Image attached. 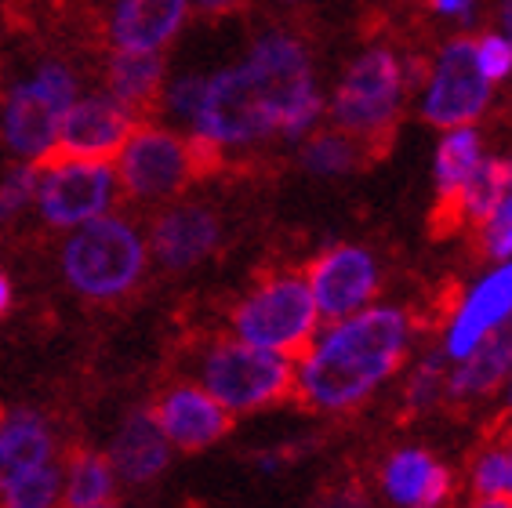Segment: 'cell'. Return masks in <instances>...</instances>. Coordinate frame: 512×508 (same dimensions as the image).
Returning <instances> with one entry per match:
<instances>
[{
    "label": "cell",
    "instance_id": "obj_30",
    "mask_svg": "<svg viewBox=\"0 0 512 508\" xmlns=\"http://www.w3.org/2000/svg\"><path fill=\"white\" fill-rule=\"evenodd\" d=\"M480 247L494 262H509L512 258V186L502 196V204L491 211V218L480 225Z\"/></svg>",
    "mask_w": 512,
    "mask_h": 508
},
{
    "label": "cell",
    "instance_id": "obj_28",
    "mask_svg": "<svg viewBox=\"0 0 512 508\" xmlns=\"http://www.w3.org/2000/svg\"><path fill=\"white\" fill-rule=\"evenodd\" d=\"M505 483H509V458H505V443L491 440L473 454L469 469H465V490L469 498H505Z\"/></svg>",
    "mask_w": 512,
    "mask_h": 508
},
{
    "label": "cell",
    "instance_id": "obj_12",
    "mask_svg": "<svg viewBox=\"0 0 512 508\" xmlns=\"http://www.w3.org/2000/svg\"><path fill=\"white\" fill-rule=\"evenodd\" d=\"M73 73L66 66H44L37 80L19 84L8 98V113H4V135L11 149L22 157H44L55 142V127L59 117L73 106Z\"/></svg>",
    "mask_w": 512,
    "mask_h": 508
},
{
    "label": "cell",
    "instance_id": "obj_27",
    "mask_svg": "<svg viewBox=\"0 0 512 508\" xmlns=\"http://www.w3.org/2000/svg\"><path fill=\"white\" fill-rule=\"evenodd\" d=\"M62 487H66L62 465L48 461V465H40V469L15 479V483L0 494V508H59Z\"/></svg>",
    "mask_w": 512,
    "mask_h": 508
},
{
    "label": "cell",
    "instance_id": "obj_31",
    "mask_svg": "<svg viewBox=\"0 0 512 508\" xmlns=\"http://www.w3.org/2000/svg\"><path fill=\"white\" fill-rule=\"evenodd\" d=\"M204 84L207 77H182L175 80L168 91H164V106L171 109V117L182 120V124H197L200 102H204Z\"/></svg>",
    "mask_w": 512,
    "mask_h": 508
},
{
    "label": "cell",
    "instance_id": "obj_34",
    "mask_svg": "<svg viewBox=\"0 0 512 508\" xmlns=\"http://www.w3.org/2000/svg\"><path fill=\"white\" fill-rule=\"evenodd\" d=\"M433 11L440 19L458 22V26H473L476 19V0H433Z\"/></svg>",
    "mask_w": 512,
    "mask_h": 508
},
{
    "label": "cell",
    "instance_id": "obj_32",
    "mask_svg": "<svg viewBox=\"0 0 512 508\" xmlns=\"http://www.w3.org/2000/svg\"><path fill=\"white\" fill-rule=\"evenodd\" d=\"M33 189H37V171L30 164L11 167L4 186H0V218H11L26 200H33Z\"/></svg>",
    "mask_w": 512,
    "mask_h": 508
},
{
    "label": "cell",
    "instance_id": "obj_3",
    "mask_svg": "<svg viewBox=\"0 0 512 508\" xmlns=\"http://www.w3.org/2000/svg\"><path fill=\"white\" fill-rule=\"evenodd\" d=\"M407 91H411V80H407L404 55L389 44H371L338 77L335 91L327 98V117L331 127L356 138L360 146L385 142L404 113Z\"/></svg>",
    "mask_w": 512,
    "mask_h": 508
},
{
    "label": "cell",
    "instance_id": "obj_9",
    "mask_svg": "<svg viewBox=\"0 0 512 508\" xmlns=\"http://www.w3.org/2000/svg\"><path fill=\"white\" fill-rule=\"evenodd\" d=\"M138 120L128 109L117 106L113 98H88L69 106L55 127V142L44 157L33 160L37 178L59 164H109L120 157V149L128 146L131 131Z\"/></svg>",
    "mask_w": 512,
    "mask_h": 508
},
{
    "label": "cell",
    "instance_id": "obj_18",
    "mask_svg": "<svg viewBox=\"0 0 512 508\" xmlns=\"http://www.w3.org/2000/svg\"><path fill=\"white\" fill-rule=\"evenodd\" d=\"M113 102L138 124H149L164 109V55L160 51H117L106 69Z\"/></svg>",
    "mask_w": 512,
    "mask_h": 508
},
{
    "label": "cell",
    "instance_id": "obj_11",
    "mask_svg": "<svg viewBox=\"0 0 512 508\" xmlns=\"http://www.w3.org/2000/svg\"><path fill=\"white\" fill-rule=\"evenodd\" d=\"M512 320V258L509 262H494L483 276H476L465 287V294L454 302L447 313L440 345L447 363L465 360L480 342H487L494 331H502Z\"/></svg>",
    "mask_w": 512,
    "mask_h": 508
},
{
    "label": "cell",
    "instance_id": "obj_7",
    "mask_svg": "<svg viewBox=\"0 0 512 508\" xmlns=\"http://www.w3.org/2000/svg\"><path fill=\"white\" fill-rule=\"evenodd\" d=\"M494 88L480 77L473 55V37H451L433 55L425 80L418 84V113L436 131L476 127L491 109Z\"/></svg>",
    "mask_w": 512,
    "mask_h": 508
},
{
    "label": "cell",
    "instance_id": "obj_4",
    "mask_svg": "<svg viewBox=\"0 0 512 508\" xmlns=\"http://www.w3.org/2000/svg\"><path fill=\"white\" fill-rule=\"evenodd\" d=\"M320 323L324 320L316 313V302L302 273L269 276L258 287H251L229 313L233 338L287 356V360H298L309 349Z\"/></svg>",
    "mask_w": 512,
    "mask_h": 508
},
{
    "label": "cell",
    "instance_id": "obj_33",
    "mask_svg": "<svg viewBox=\"0 0 512 508\" xmlns=\"http://www.w3.org/2000/svg\"><path fill=\"white\" fill-rule=\"evenodd\" d=\"M313 508H375V505H371V494L360 483H338V487L324 490L313 501Z\"/></svg>",
    "mask_w": 512,
    "mask_h": 508
},
{
    "label": "cell",
    "instance_id": "obj_26",
    "mask_svg": "<svg viewBox=\"0 0 512 508\" xmlns=\"http://www.w3.org/2000/svg\"><path fill=\"white\" fill-rule=\"evenodd\" d=\"M447 367L440 349L422 352L414 363L404 367V411L407 414H429L433 407L447 403Z\"/></svg>",
    "mask_w": 512,
    "mask_h": 508
},
{
    "label": "cell",
    "instance_id": "obj_16",
    "mask_svg": "<svg viewBox=\"0 0 512 508\" xmlns=\"http://www.w3.org/2000/svg\"><path fill=\"white\" fill-rule=\"evenodd\" d=\"M222 240V222L204 204H175L153 222L149 244L168 273H186L200 265Z\"/></svg>",
    "mask_w": 512,
    "mask_h": 508
},
{
    "label": "cell",
    "instance_id": "obj_15",
    "mask_svg": "<svg viewBox=\"0 0 512 508\" xmlns=\"http://www.w3.org/2000/svg\"><path fill=\"white\" fill-rule=\"evenodd\" d=\"M109 189V164H59L44 171L40 211L51 225L91 222L109 207Z\"/></svg>",
    "mask_w": 512,
    "mask_h": 508
},
{
    "label": "cell",
    "instance_id": "obj_14",
    "mask_svg": "<svg viewBox=\"0 0 512 508\" xmlns=\"http://www.w3.org/2000/svg\"><path fill=\"white\" fill-rule=\"evenodd\" d=\"M149 414L157 421V429L164 432V440L171 447L186 450V454L215 447L233 429V414L211 392H204L200 385H189V381L164 392Z\"/></svg>",
    "mask_w": 512,
    "mask_h": 508
},
{
    "label": "cell",
    "instance_id": "obj_20",
    "mask_svg": "<svg viewBox=\"0 0 512 508\" xmlns=\"http://www.w3.org/2000/svg\"><path fill=\"white\" fill-rule=\"evenodd\" d=\"M168 461L171 443L157 429L153 414L135 411L124 421V429L117 432V440H113V454H109L113 472H120L128 483H149V479H157L160 472L168 469Z\"/></svg>",
    "mask_w": 512,
    "mask_h": 508
},
{
    "label": "cell",
    "instance_id": "obj_25",
    "mask_svg": "<svg viewBox=\"0 0 512 508\" xmlns=\"http://www.w3.org/2000/svg\"><path fill=\"white\" fill-rule=\"evenodd\" d=\"M360 142L349 135H342L338 127H316L313 135L302 138V167L316 178H342L360 164Z\"/></svg>",
    "mask_w": 512,
    "mask_h": 508
},
{
    "label": "cell",
    "instance_id": "obj_38",
    "mask_svg": "<svg viewBox=\"0 0 512 508\" xmlns=\"http://www.w3.org/2000/svg\"><path fill=\"white\" fill-rule=\"evenodd\" d=\"M8 305H11V284H8V276L0 273V316L8 313Z\"/></svg>",
    "mask_w": 512,
    "mask_h": 508
},
{
    "label": "cell",
    "instance_id": "obj_40",
    "mask_svg": "<svg viewBox=\"0 0 512 508\" xmlns=\"http://www.w3.org/2000/svg\"><path fill=\"white\" fill-rule=\"evenodd\" d=\"M502 400H505V411L512 414V371H509V378H505V385H502Z\"/></svg>",
    "mask_w": 512,
    "mask_h": 508
},
{
    "label": "cell",
    "instance_id": "obj_17",
    "mask_svg": "<svg viewBox=\"0 0 512 508\" xmlns=\"http://www.w3.org/2000/svg\"><path fill=\"white\" fill-rule=\"evenodd\" d=\"M512 371V320L476 345L465 360L447 367V403H480L502 392Z\"/></svg>",
    "mask_w": 512,
    "mask_h": 508
},
{
    "label": "cell",
    "instance_id": "obj_41",
    "mask_svg": "<svg viewBox=\"0 0 512 508\" xmlns=\"http://www.w3.org/2000/svg\"><path fill=\"white\" fill-rule=\"evenodd\" d=\"M505 164H509V175H512V157H509V160H505Z\"/></svg>",
    "mask_w": 512,
    "mask_h": 508
},
{
    "label": "cell",
    "instance_id": "obj_8",
    "mask_svg": "<svg viewBox=\"0 0 512 508\" xmlns=\"http://www.w3.org/2000/svg\"><path fill=\"white\" fill-rule=\"evenodd\" d=\"M117 182L120 193L135 204L175 200L189 182H197L189 142L168 127L138 124L117 157Z\"/></svg>",
    "mask_w": 512,
    "mask_h": 508
},
{
    "label": "cell",
    "instance_id": "obj_29",
    "mask_svg": "<svg viewBox=\"0 0 512 508\" xmlns=\"http://www.w3.org/2000/svg\"><path fill=\"white\" fill-rule=\"evenodd\" d=\"M473 55H476V69L480 77L498 88L505 80H512V44L509 37H502L498 30H487L480 37H473Z\"/></svg>",
    "mask_w": 512,
    "mask_h": 508
},
{
    "label": "cell",
    "instance_id": "obj_42",
    "mask_svg": "<svg viewBox=\"0 0 512 508\" xmlns=\"http://www.w3.org/2000/svg\"><path fill=\"white\" fill-rule=\"evenodd\" d=\"M102 508H106V505H102Z\"/></svg>",
    "mask_w": 512,
    "mask_h": 508
},
{
    "label": "cell",
    "instance_id": "obj_6",
    "mask_svg": "<svg viewBox=\"0 0 512 508\" xmlns=\"http://www.w3.org/2000/svg\"><path fill=\"white\" fill-rule=\"evenodd\" d=\"M146 269L142 240L124 218H91L62 251V273L84 298H120Z\"/></svg>",
    "mask_w": 512,
    "mask_h": 508
},
{
    "label": "cell",
    "instance_id": "obj_5",
    "mask_svg": "<svg viewBox=\"0 0 512 508\" xmlns=\"http://www.w3.org/2000/svg\"><path fill=\"white\" fill-rule=\"evenodd\" d=\"M200 389L211 392L233 418L269 411L295 396V360L240 338H218L200 360Z\"/></svg>",
    "mask_w": 512,
    "mask_h": 508
},
{
    "label": "cell",
    "instance_id": "obj_35",
    "mask_svg": "<svg viewBox=\"0 0 512 508\" xmlns=\"http://www.w3.org/2000/svg\"><path fill=\"white\" fill-rule=\"evenodd\" d=\"M204 15H211V19H218V15H233V11L244 4V0H193Z\"/></svg>",
    "mask_w": 512,
    "mask_h": 508
},
{
    "label": "cell",
    "instance_id": "obj_37",
    "mask_svg": "<svg viewBox=\"0 0 512 508\" xmlns=\"http://www.w3.org/2000/svg\"><path fill=\"white\" fill-rule=\"evenodd\" d=\"M465 508H512L509 498H469Z\"/></svg>",
    "mask_w": 512,
    "mask_h": 508
},
{
    "label": "cell",
    "instance_id": "obj_23",
    "mask_svg": "<svg viewBox=\"0 0 512 508\" xmlns=\"http://www.w3.org/2000/svg\"><path fill=\"white\" fill-rule=\"evenodd\" d=\"M509 186H512L509 164H505L502 157H483L480 167L465 178L462 193L454 196L451 218L454 222H465V225H476V229H480V225L491 218L494 207L502 204V196L509 193Z\"/></svg>",
    "mask_w": 512,
    "mask_h": 508
},
{
    "label": "cell",
    "instance_id": "obj_22",
    "mask_svg": "<svg viewBox=\"0 0 512 508\" xmlns=\"http://www.w3.org/2000/svg\"><path fill=\"white\" fill-rule=\"evenodd\" d=\"M483 157L487 153H483L480 127H451V131H440V142H436V153H433V186L440 207L451 211L454 196L462 193L465 178L480 167Z\"/></svg>",
    "mask_w": 512,
    "mask_h": 508
},
{
    "label": "cell",
    "instance_id": "obj_24",
    "mask_svg": "<svg viewBox=\"0 0 512 508\" xmlns=\"http://www.w3.org/2000/svg\"><path fill=\"white\" fill-rule=\"evenodd\" d=\"M66 508H102L113 498V465L106 454L95 450H73L62 487Z\"/></svg>",
    "mask_w": 512,
    "mask_h": 508
},
{
    "label": "cell",
    "instance_id": "obj_10",
    "mask_svg": "<svg viewBox=\"0 0 512 508\" xmlns=\"http://www.w3.org/2000/svg\"><path fill=\"white\" fill-rule=\"evenodd\" d=\"M306 287L313 294L320 320H345L378 302L382 291V269L378 258L360 244H335L309 262Z\"/></svg>",
    "mask_w": 512,
    "mask_h": 508
},
{
    "label": "cell",
    "instance_id": "obj_2",
    "mask_svg": "<svg viewBox=\"0 0 512 508\" xmlns=\"http://www.w3.org/2000/svg\"><path fill=\"white\" fill-rule=\"evenodd\" d=\"M418 323L396 302H375L320 323L295 360V400L316 414H349L371 403L411 363Z\"/></svg>",
    "mask_w": 512,
    "mask_h": 508
},
{
    "label": "cell",
    "instance_id": "obj_39",
    "mask_svg": "<svg viewBox=\"0 0 512 508\" xmlns=\"http://www.w3.org/2000/svg\"><path fill=\"white\" fill-rule=\"evenodd\" d=\"M502 443H505V458H509V483H505V498L512 501V432H509V436H502Z\"/></svg>",
    "mask_w": 512,
    "mask_h": 508
},
{
    "label": "cell",
    "instance_id": "obj_13",
    "mask_svg": "<svg viewBox=\"0 0 512 508\" xmlns=\"http://www.w3.org/2000/svg\"><path fill=\"white\" fill-rule=\"evenodd\" d=\"M378 494L389 508H447L454 501V472L429 447L404 443L378 465Z\"/></svg>",
    "mask_w": 512,
    "mask_h": 508
},
{
    "label": "cell",
    "instance_id": "obj_19",
    "mask_svg": "<svg viewBox=\"0 0 512 508\" xmlns=\"http://www.w3.org/2000/svg\"><path fill=\"white\" fill-rule=\"evenodd\" d=\"M189 0H120L113 15V40L120 51H160L175 40Z\"/></svg>",
    "mask_w": 512,
    "mask_h": 508
},
{
    "label": "cell",
    "instance_id": "obj_36",
    "mask_svg": "<svg viewBox=\"0 0 512 508\" xmlns=\"http://www.w3.org/2000/svg\"><path fill=\"white\" fill-rule=\"evenodd\" d=\"M498 33L512 44V0H498Z\"/></svg>",
    "mask_w": 512,
    "mask_h": 508
},
{
    "label": "cell",
    "instance_id": "obj_21",
    "mask_svg": "<svg viewBox=\"0 0 512 508\" xmlns=\"http://www.w3.org/2000/svg\"><path fill=\"white\" fill-rule=\"evenodd\" d=\"M51 461V432L44 418L33 411H19L0 418V494L26 472Z\"/></svg>",
    "mask_w": 512,
    "mask_h": 508
},
{
    "label": "cell",
    "instance_id": "obj_1",
    "mask_svg": "<svg viewBox=\"0 0 512 508\" xmlns=\"http://www.w3.org/2000/svg\"><path fill=\"white\" fill-rule=\"evenodd\" d=\"M327 117V98L316 88L309 48L291 33L255 40L240 66L207 77L193 135L229 146H258L280 135L302 142Z\"/></svg>",
    "mask_w": 512,
    "mask_h": 508
}]
</instances>
